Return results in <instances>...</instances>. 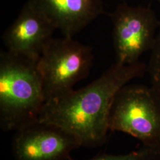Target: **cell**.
Masks as SVG:
<instances>
[{
    "mask_svg": "<svg viewBox=\"0 0 160 160\" xmlns=\"http://www.w3.org/2000/svg\"><path fill=\"white\" fill-rule=\"evenodd\" d=\"M147 65L116 62L92 83L46 100L38 120L59 126L81 146L95 147L106 139L110 110L116 94L131 80L143 77Z\"/></svg>",
    "mask_w": 160,
    "mask_h": 160,
    "instance_id": "cell-1",
    "label": "cell"
},
{
    "mask_svg": "<svg viewBox=\"0 0 160 160\" xmlns=\"http://www.w3.org/2000/svg\"><path fill=\"white\" fill-rule=\"evenodd\" d=\"M38 61L10 52L0 54V126L18 129L38 120L45 102Z\"/></svg>",
    "mask_w": 160,
    "mask_h": 160,
    "instance_id": "cell-2",
    "label": "cell"
},
{
    "mask_svg": "<svg viewBox=\"0 0 160 160\" xmlns=\"http://www.w3.org/2000/svg\"><path fill=\"white\" fill-rule=\"evenodd\" d=\"M109 129L139 140L143 146L160 148V105L151 88L126 84L116 94L110 110Z\"/></svg>",
    "mask_w": 160,
    "mask_h": 160,
    "instance_id": "cell-3",
    "label": "cell"
},
{
    "mask_svg": "<svg viewBox=\"0 0 160 160\" xmlns=\"http://www.w3.org/2000/svg\"><path fill=\"white\" fill-rule=\"evenodd\" d=\"M93 58L92 48L72 38H52L37 63L45 102L73 90L88 74Z\"/></svg>",
    "mask_w": 160,
    "mask_h": 160,
    "instance_id": "cell-4",
    "label": "cell"
},
{
    "mask_svg": "<svg viewBox=\"0 0 160 160\" xmlns=\"http://www.w3.org/2000/svg\"><path fill=\"white\" fill-rule=\"evenodd\" d=\"M113 24L116 62L133 64L154 45L160 21L150 7L119 4L108 14Z\"/></svg>",
    "mask_w": 160,
    "mask_h": 160,
    "instance_id": "cell-5",
    "label": "cell"
},
{
    "mask_svg": "<svg viewBox=\"0 0 160 160\" xmlns=\"http://www.w3.org/2000/svg\"><path fill=\"white\" fill-rule=\"evenodd\" d=\"M12 152L16 160H65L81 146L79 140L59 126L35 121L15 131Z\"/></svg>",
    "mask_w": 160,
    "mask_h": 160,
    "instance_id": "cell-6",
    "label": "cell"
},
{
    "mask_svg": "<svg viewBox=\"0 0 160 160\" xmlns=\"http://www.w3.org/2000/svg\"><path fill=\"white\" fill-rule=\"evenodd\" d=\"M55 30L51 20L28 0L3 39L7 51L38 61Z\"/></svg>",
    "mask_w": 160,
    "mask_h": 160,
    "instance_id": "cell-7",
    "label": "cell"
},
{
    "mask_svg": "<svg viewBox=\"0 0 160 160\" xmlns=\"http://www.w3.org/2000/svg\"><path fill=\"white\" fill-rule=\"evenodd\" d=\"M65 37L72 38L104 12L103 0H32Z\"/></svg>",
    "mask_w": 160,
    "mask_h": 160,
    "instance_id": "cell-8",
    "label": "cell"
},
{
    "mask_svg": "<svg viewBox=\"0 0 160 160\" xmlns=\"http://www.w3.org/2000/svg\"><path fill=\"white\" fill-rule=\"evenodd\" d=\"M147 71L150 80V86L160 105V24L154 45L150 51Z\"/></svg>",
    "mask_w": 160,
    "mask_h": 160,
    "instance_id": "cell-9",
    "label": "cell"
},
{
    "mask_svg": "<svg viewBox=\"0 0 160 160\" xmlns=\"http://www.w3.org/2000/svg\"><path fill=\"white\" fill-rule=\"evenodd\" d=\"M88 160H160V148L143 146L124 154L98 155Z\"/></svg>",
    "mask_w": 160,
    "mask_h": 160,
    "instance_id": "cell-10",
    "label": "cell"
},
{
    "mask_svg": "<svg viewBox=\"0 0 160 160\" xmlns=\"http://www.w3.org/2000/svg\"><path fill=\"white\" fill-rule=\"evenodd\" d=\"M157 1H158L159 3H160V0H156Z\"/></svg>",
    "mask_w": 160,
    "mask_h": 160,
    "instance_id": "cell-11",
    "label": "cell"
}]
</instances>
